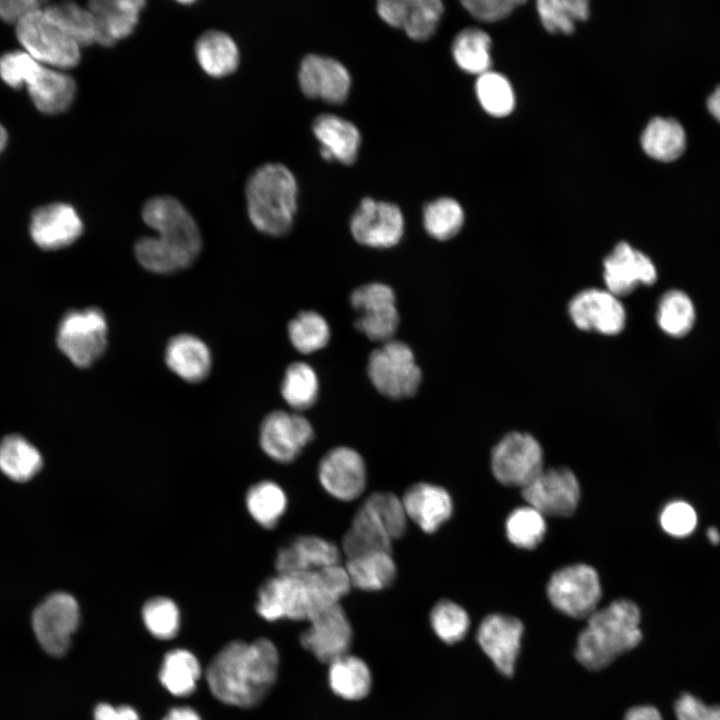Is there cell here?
<instances>
[{
    "label": "cell",
    "instance_id": "1",
    "mask_svg": "<svg viewBox=\"0 0 720 720\" xmlns=\"http://www.w3.org/2000/svg\"><path fill=\"white\" fill-rule=\"evenodd\" d=\"M279 653L268 639L233 641L211 660L206 680L221 702L251 708L263 701L276 682Z\"/></svg>",
    "mask_w": 720,
    "mask_h": 720
},
{
    "label": "cell",
    "instance_id": "2",
    "mask_svg": "<svg viewBox=\"0 0 720 720\" xmlns=\"http://www.w3.org/2000/svg\"><path fill=\"white\" fill-rule=\"evenodd\" d=\"M142 219L156 234L135 243V256L146 270L159 274L190 266L198 257L202 239L197 223L176 198L159 195L148 199Z\"/></svg>",
    "mask_w": 720,
    "mask_h": 720
},
{
    "label": "cell",
    "instance_id": "3",
    "mask_svg": "<svg viewBox=\"0 0 720 720\" xmlns=\"http://www.w3.org/2000/svg\"><path fill=\"white\" fill-rule=\"evenodd\" d=\"M639 607L618 599L596 609L579 633L575 649L578 662L589 670H600L618 656L631 651L643 638Z\"/></svg>",
    "mask_w": 720,
    "mask_h": 720
},
{
    "label": "cell",
    "instance_id": "4",
    "mask_svg": "<svg viewBox=\"0 0 720 720\" xmlns=\"http://www.w3.org/2000/svg\"><path fill=\"white\" fill-rule=\"evenodd\" d=\"M297 182L292 172L280 163H266L248 177L245 196L253 226L271 236L289 232L297 210Z\"/></svg>",
    "mask_w": 720,
    "mask_h": 720
},
{
    "label": "cell",
    "instance_id": "5",
    "mask_svg": "<svg viewBox=\"0 0 720 720\" xmlns=\"http://www.w3.org/2000/svg\"><path fill=\"white\" fill-rule=\"evenodd\" d=\"M309 572L277 574L259 588L256 611L267 621L310 620L324 609Z\"/></svg>",
    "mask_w": 720,
    "mask_h": 720
},
{
    "label": "cell",
    "instance_id": "6",
    "mask_svg": "<svg viewBox=\"0 0 720 720\" xmlns=\"http://www.w3.org/2000/svg\"><path fill=\"white\" fill-rule=\"evenodd\" d=\"M367 370L373 386L390 399L415 395L422 380L413 351L398 340L387 341L373 350Z\"/></svg>",
    "mask_w": 720,
    "mask_h": 720
},
{
    "label": "cell",
    "instance_id": "7",
    "mask_svg": "<svg viewBox=\"0 0 720 720\" xmlns=\"http://www.w3.org/2000/svg\"><path fill=\"white\" fill-rule=\"evenodd\" d=\"M61 352L76 366L86 368L97 361L108 345V324L98 308L72 310L64 315L57 331Z\"/></svg>",
    "mask_w": 720,
    "mask_h": 720
},
{
    "label": "cell",
    "instance_id": "8",
    "mask_svg": "<svg viewBox=\"0 0 720 720\" xmlns=\"http://www.w3.org/2000/svg\"><path fill=\"white\" fill-rule=\"evenodd\" d=\"M16 35L25 51L40 64L69 69L81 58L80 47L44 13L35 11L16 25Z\"/></svg>",
    "mask_w": 720,
    "mask_h": 720
},
{
    "label": "cell",
    "instance_id": "9",
    "mask_svg": "<svg viewBox=\"0 0 720 720\" xmlns=\"http://www.w3.org/2000/svg\"><path fill=\"white\" fill-rule=\"evenodd\" d=\"M601 584L596 570L587 564H573L557 570L547 584L551 604L566 616L588 618L598 606Z\"/></svg>",
    "mask_w": 720,
    "mask_h": 720
},
{
    "label": "cell",
    "instance_id": "10",
    "mask_svg": "<svg viewBox=\"0 0 720 720\" xmlns=\"http://www.w3.org/2000/svg\"><path fill=\"white\" fill-rule=\"evenodd\" d=\"M491 469L501 484L523 488L544 469L542 447L528 433H508L492 450Z\"/></svg>",
    "mask_w": 720,
    "mask_h": 720
},
{
    "label": "cell",
    "instance_id": "11",
    "mask_svg": "<svg viewBox=\"0 0 720 720\" xmlns=\"http://www.w3.org/2000/svg\"><path fill=\"white\" fill-rule=\"evenodd\" d=\"M80 620L76 599L65 592H56L44 599L34 610L32 625L42 648L53 656L66 653Z\"/></svg>",
    "mask_w": 720,
    "mask_h": 720
},
{
    "label": "cell",
    "instance_id": "12",
    "mask_svg": "<svg viewBox=\"0 0 720 720\" xmlns=\"http://www.w3.org/2000/svg\"><path fill=\"white\" fill-rule=\"evenodd\" d=\"M350 302L357 316L355 327L377 342L392 340L399 325L393 289L384 283L362 285L351 293Z\"/></svg>",
    "mask_w": 720,
    "mask_h": 720
},
{
    "label": "cell",
    "instance_id": "13",
    "mask_svg": "<svg viewBox=\"0 0 720 720\" xmlns=\"http://www.w3.org/2000/svg\"><path fill=\"white\" fill-rule=\"evenodd\" d=\"M526 503L544 516L572 515L580 499V485L575 474L566 467L543 469L522 488Z\"/></svg>",
    "mask_w": 720,
    "mask_h": 720
},
{
    "label": "cell",
    "instance_id": "14",
    "mask_svg": "<svg viewBox=\"0 0 720 720\" xmlns=\"http://www.w3.org/2000/svg\"><path fill=\"white\" fill-rule=\"evenodd\" d=\"M350 230L361 245L390 248L403 236V214L394 203L364 198L351 217Z\"/></svg>",
    "mask_w": 720,
    "mask_h": 720
},
{
    "label": "cell",
    "instance_id": "15",
    "mask_svg": "<svg viewBox=\"0 0 720 720\" xmlns=\"http://www.w3.org/2000/svg\"><path fill=\"white\" fill-rule=\"evenodd\" d=\"M568 313L577 328L607 336L619 334L626 323L622 302L607 289L580 291L570 300Z\"/></svg>",
    "mask_w": 720,
    "mask_h": 720
},
{
    "label": "cell",
    "instance_id": "16",
    "mask_svg": "<svg viewBox=\"0 0 720 720\" xmlns=\"http://www.w3.org/2000/svg\"><path fill=\"white\" fill-rule=\"evenodd\" d=\"M311 423L302 415L282 410L270 412L260 427V446L276 462L290 463L312 441Z\"/></svg>",
    "mask_w": 720,
    "mask_h": 720
},
{
    "label": "cell",
    "instance_id": "17",
    "mask_svg": "<svg viewBox=\"0 0 720 720\" xmlns=\"http://www.w3.org/2000/svg\"><path fill=\"white\" fill-rule=\"evenodd\" d=\"M308 621L310 625L301 633L300 643L317 660L330 664L348 654L353 630L340 604L316 614Z\"/></svg>",
    "mask_w": 720,
    "mask_h": 720
},
{
    "label": "cell",
    "instance_id": "18",
    "mask_svg": "<svg viewBox=\"0 0 720 720\" xmlns=\"http://www.w3.org/2000/svg\"><path fill=\"white\" fill-rule=\"evenodd\" d=\"M523 633L524 625L518 618L494 613L481 621L476 639L496 669L505 676H512L520 653Z\"/></svg>",
    "mask_w": 720,
    "mask_h": 720
},
{
    "label": "cell",
    "instance_id": "19",
    "mask_svg": "<svg viewBox=\"0 0 720 720\" xmlns=\"http://www.w3.org/2000/svg\"><path fill=\"white\" fill-rule=\"evenodd\" d=\"M606 289L617 297L627 296L639 285L657 280L653 261L627 242H619L603 261Z\"/></svg>",
    "mask_w": 720,
    "mask_h": 720
},
{
    "label": "cell",
    "instance_id": "20",
    "mask_svg": "<svg viewBox=\"0 0 720 720\" xmlns=\"http://www.w3.org/2000/svg\"><path fill=\"white\" fill-rule=\"evenodd\" d=\"M298 81L305 96L329 104L343 103L351 87L350 74L342 63L316 54L306 55L302 59Z\"/></svg>",
    "mask_w": 720,
    "mask_h": 720
},
{
    "label": "cell",
    "instance_id": "21",
    "mask_svg": "<svg viewBox=\"0 0 720 720\" xmlns=\"http://www.w3.org/2000/svg\"><path fill=\"white\" fill-rule=\"evenodd\" d=\"M318 477L322 487L341 501L359 497L366 486V467L362 456L352 448L336 447L321 459Z\"/></svg>",
    "mask_w": 720,
    "mask_h": 720
},
{
    "label": "cell",
    "instance_id": "22",
    "mask_svg": "<svg viewBox=\"0 0 720 720\" xmlns=\"http://www.w3.org/2000/svg\"><path fill=\"white\" fill-rule=\"evenodd\" d=\"M444 11L439 0H381L377 12L392 27L402 29L415 41L428 40L436 31Z\"/></svg>",
    "mask_w": 720,
    "mask_h": 720
},
{
    "label": "cell",
    "instance_id": "23",
    "mask_svg": "<svg viewBox=\"0 0 720 720\" xmlns=\"http://www.w3.org/2000/svg\"><path fill=\"white\" fill-rule=\"evenodd\" d=\"M83 231L82 220L73 206L52 203L36 209L31 217L30 233L34 242L46 250L69 246Z\"/></svg>",
    "mask_w": 720,
    "mask_h": 720
},
{
    "label": "cell",
    "instance_id": "24",
    "mask_svg": "<svg viewBox=\"0 0 720 720\" xmlns=\"http://www.w3.org/2000/svg\"><path fill=\"white\" fill-rule=\"evenodd\" d=\"M87 7L94 18L96 43L111 47L135 31L145 8V1L93 0Z\"/></svg>",
    "mask_w": 720,
    "mask_h": 720
},
{
    "label": "cell",
    "instance_id": "25",
    "mask_svg": "<svg viewBox=\"0 0 720 720\" xmlns=\"http://www.w3.org/2000/svg\"><path fill=\"white\" fill-rule=\"evenodd\" d=\"M340 564L337 546L318 536H300L277 553L278 574H301Z\"/></svg>",
    "mask_w": 720,
    "mask_h": 720
},
{
    "label": "cell",
    "instance_id": "26",
    "mask_svg": "<svg viewBox=\"0 0 720 720\" xmlns=\"http://www.w3.org/2000/svg\"><path fill=\"white\" fill-rule=\"evenodd\" d=\"M401 500L407 517L426 533L435 532L453 510L451 497L444 488L424 482L410 486Z\"/></svg>",
    "mask_w": 720,
    "mask_h": 720
},
{
    "label": "cell",
    "instance_id": "27",
    "mask_svg": "<svg viewBox=\"0 0 720 720\" xmlns=\"http://www.w3.org/2000/svg\"><path fill=\"white\" fill-rule=\"evenodd\" d=\"M312 131L321 144L320 154L327 161L336 160L345 165L355 162L361 144V135L350 121L332 114L316 117Z\"/></svg>",
    "mask_w": 720,
    "mask_h": 720
},
{
    "label": "cell",
    "instance_id": "28",
    "mask_svg": "<svg viewBox=\"0 0 720 720\" xmlns=\"http://www.w3.org/2000/svg\"><path fill=\"white\" fill-rule=\"evenodd\" d=\"M165 362L181 379L197 383L209 375L212 358L209 348L201 339L191 334H180L168 342Z\"/></svg>",
    "mask_w": 720,
    "mask_h": 720
},
{
    "label": "cell",
    "instance_id": "29",
    "mask_svg": "<svg viewBox=\"0 0 720 720\" xmlns=\"http://www.w3.org/2000/svg\"><path fill=\"white\" fill-rule=\"evenodd\" d=\"M196 60L210 77L221 79L234 73L240 64V52L234 39L224 31L207 30L196 40Z\"/></svg>",
    "mask_w": 720,
    "mask_h": 720
},
{
    "label": "cell",
    "instance_id": "30",
    "mask_svg": "<svg viewBox=\"0 0 720 720\" xmlns=\"http://www.w3.org/2000/svg\"><path fill=\"white\" fill-rule=\"evenodd\" d=\"M36 108L45 114H59L69 109L76 96L74 79L55 68L42 66L27 87Z\"/></svg>",
    "mask_w": 720,
    "mask_h": 720
},
{
    "label": "cell",
    "instance_id": "31",
    "mask_svg": "<svg viewBox=\"0 0 720 720\" xmlns=\"http://www.w3.org/2000/svg\"><path fill=\"white\" fill-rule=\"evenodd\" d=\"M392 541L380 520L362 504L343 537L342 548L347 558H351L371 552H391Z\"/></svg>",
    "mask_w": 720,
    "mask_h": 720
},
{
    "label": "cell",
    "instance_id": "32",
    "mask_svg": "<svg viewBox=\"0 0 720 720\" xmlns=\"http://www.w3.org/2000/svg\"><path fill=\"white\" fill-rule=\"evenodd\" d=\"M345 569L351 585L364 591H379L389 587L396 577V565L391 552L378 551L347 559Z\"/></svg>",
    "mask_w": 720,
    "mask_h": 720
},
{
    "label": "cell",
    "instance_id": "33",
    "mask_svg": "<svg viewBox=\"0 0 720 720\" xmlns=\"http://www.w3.org/2000/svg\"><path fill=\"white\" fill-rule=\"evenodd\" d=\"M641 146L651 158L670 162L679 158L686 147L682 125L673 118H652L641 135Z\"/></svg>",
    "mask_w": 720,
    "mask_h": 720
},
{
    "label": "cell",
    "instance_id": "34",
    "mask_svg": "<svg viewBox=\"0 0 720 720\" xmlns=\"http://www.w3.org/2000/svg\"><path fill=\"white\" fill-rule=\"evenodd\" d=\"M328 682L335 695L356 701L369 694L372 675L361 658L348 653L329 664Z\"/></svg>",
    "mask_w": 720,
    "mask_h": 720
},
{
    "label": "cell",
    "instance_id": "35",
    "mask_svg": "<svg viewBox=\"0 0 720 720\" xmlns=\"http://www.w3.org/2000/svg\"><path fill=\"white\" fill-rule=\"evenodd\" d=\"M200 675L197 658L188 650L174 649L165 655L159 679L172 695L186 697L195 690Z\"/></svg>",
    "mask_w": 720,
    "mask_h": 720
},
{
    "label": "cell",
    "instance_id": "36",
    "mask_svg": "<svg viewBox=\"0 0 720 720\" xmlns=\"http://www.w3.org/2000/svg\"><path fill=\"white\" fill-rule=\"evenodd\" d=\"M41 466L40 452L25 438L12 434L0 442V470L12 480L27 481Z\"/></svg>",
    "mask_w": 720,
    "mask_h": 720
},
{
    "label": "cell",
    "instance_id": "37",
    "mask_svg": "<svg viewBox=\"0 0 720 720\" xmlns=\"http://www.w3.org/2000/svg\"><path fill=\"white\" fill-rule=\"evenodd\" d=\"M43 11L80 48L96 43L95 22L88 7L74 2H60L43 8Z\"/></svg>",
    "mask_w": 720,
    "mask_h": 720
},
{
    "label": "cell",
    "instance_id": "38",
    "mask_svg": "<svg viewBox=\"0 0 720 720\" xmlns=\"http://www.w3.org/2000/svg\"><path fill=\"white\" fill-rule=\"evenodd\" d=\"M491 39L479 28L460 31L452 44V56L463 71L478 76L489 71L491 66Z\"/></svg>",
    "mask_w": 720,
    "mask_h": 720
},
{
    "label": "cell",
    "instance_id": "39",
    "mask_svg": "<svg viewBox=\"0 0 720 720\" xmlns=\"http://www.w3.org/2000/svg\"><path fill=\"white\" fill-rule=\"evenodd\" d=\"M695 317L694 304L685 292L671 289L661 296L656 319L661 330L667 335L685 336L692 329Z\"/></svg>",
    "mask_w": 720,
    "mask_h": 720
},
{
    "label": "cell",
    "instance_id": "40",
    "mask_svg": "<svg viewBox=\"0 0 720 720\" xmlns=\"http://www.w3.org/2000/svg\"><path fill=\"white\" fill-rule=\"evenodd\" d=\"M246 506L252 518L262 527L276 526L287 507L282 488L272 481H260L251 486L246 495Z\"/></svg>",
    "mask_w": 720,
    "mask_h": 720
},
{
    "label": "cell",
    "instance_id": "41",
    "mask_svg": "<svg viewBox=\"0 0 720 720\" xmlns=\"http://www.w3.org/2000/svg\"><path fill=\"white\" fill-rule=\"evenodd\" d=\"M318 391V378L310 365L294 362L286 368L281 394L290 407L296 410L310 408L317 400Z\"/></svg>",
    "mask_w": 720,
    "mask_h": 720
},
{
    "label": "cell",
    "instance_id": "42",
    "mask_svg": "<svg viewBox=\"0 0 720 720\" xmlns=\"http://www.w3.org/2000/svg\"><path fill=\"white\" fill-rule=\"evenodd\" d=\"M465 215L457 200L441 197L429 202L423 210L427 233L439 241L455 237L464 225Z\"/></svg>",
    "mask_w": 720,
    "mask_h": 720
},
{
    "label": "cell",
    "instance_id": "43",
    "mask_svg": "<svg viewBox=\"0 0 720 720\" xmlns=\"http://www.w3.org/2000/svg\"><path fill=\"white\" fill-rule=\"evenodd\" d=\"M537 12L543 27L550 33L570 34L578 21L589 16L587 0H539Z\"/></svg>",
    "mask_w": 720,
    "mask_h": 720
},
{
    "label": "cell",
    "instance_id": "44",
    "mask_svg": "<svg viewBox=\"0 0 720 720\" xmlns=\"http://www.w3.org/2000/svg\"><path fill=\"white\" fill-rule=\"evenodd\" d=\"M475 91L482 108L494 117H505L515 107V94L512 85L500 73L489 70L479 75Z\"/></svg>",
    "mask_w": 720,
    "mask_h": 720
},
{
    "label": "cell",
    "instance_id": "45",
    "mask_svg": "<svg viewBox=\"0 0 720 720\" xmlns=\"http://www.w3.org/2000/svg\"><path fill=\"white\" fill-rule=\"evenodd\" d=\"M288 335L297 351L309 354L328 344L330 328L325 318L319 313L302 311L289 322Z\"/></svg>",
    "mask_w": 720,
    "mask_h": 720
},
{
    "label": "cell",
    "instance_id": "46",
    "mask_svg": "<svg viewBox=\"0 0 720 720\" xmlns=\"http://www.w3.org/2000/svg\"><path fill=\"white\" fill-rule=\"evenodd\" d=\"M506 535L515 546L533 549L541 543L546 533L544 515L530 505L514 509L507 517Z\"/></svg>",
    "mask_w": 720,
    "mask_h": 720
},
{
    "label": "cell",
    "instance_id": "47",
    "mask_svg": "<svg viewBox=\"0 0 720 720\" xmlns=\"http://www.w3.org/2000/svg\"><path fill=\"white\" fill-rule=\"evenodd\" d=\"M430 624L440 640L446 644H454L466 636L470 618L459 604L451 600H441L430 612Z\"/></svg>",
    "mask_w": 720,
    "mask_h": 720
},
{
    "label": "cell",
    "instance_id": "48",
    "mask_svg": "<svg viewBox=\"0 0 720 720\" xmlns=\"http://www.w3.org/2000/svg\"><path fill=\"white\" fill-rule=\"evenodd\" d=\"M147 630L157 639L174 638L180 626V613L175 602L167 597L149 599L142 608Z\"/></svg>",
    "mask_w": 720,
    "mask_h": 720
},
{
    "label": "cell",
    "instance_id": "49",
    "mask_svg": "<svg viewBox=\"0 0 720 720\" xmlns=\"http://www.w3.org/2000/svg\"><path fill=\"white\" fill-rule=\"evenodd\" d=\"M383 524L392 540L402 537L408 517L402 500L390 492H375L363 503Z\"/></svg>",
    "mask_w": 720,
    "mask_h": 720
},
{
    "label": "cell",
    "instance_id": "50",
    "mask_svg": "<svg viewBox=\"0 0 720 720\" xmlns=\"http://www.w3.org/2000/svg\"><path fill=\"white\" fill-rule=\"evenodd\" d=\"M42 66L26 51L8 52L0 57V77L12 88L28 87Z\"/></svg>",
    "mask_w": 720,
    "mask_h": 720
},
{
    "label": "cell",
    "instance_id": "51",
    "mask_svg": "<svg viewBox=\"0 0 720 720\" xmlns=\"http://www.w3.org/2000/svg\"><path fill=\"white\" fill-rule=\"evenodd\" d=\"M660 523L665 532L672 536L689 535L697 524V515L691 505L683 501H674L665 506L660 515Z\"/></svg>",
    "mask_w": 720,
    "mask_h": 720
},
{
    "label": "cell",
    "instance_id": "52",
    "mask_svg": "<svg viewBox=\"0 0 720 720\" xmlns=\"http://www.w3.org/2000/svg\"><path fill=\"white\" fill-rule=\"evenodd\" d=\"M676 720H720V704L707 703L691 692H682L673 703Z\"/></svg>",
    "mask_w": 720,
    "mask_h": 720
},
{
    "label": "cell",
    "instance_id": "53",
    "mask_svg": "<svg viewBox=\"0 0 720 720\" xmlns=\"http://www.w3.org/2000/svg\"><path fill=\"white\" fill-rule=\"evenodd\" d=\"M461 4L475 19L495 22L508 17L524 0H465Z\"/></svg>",
    "mask_w": 720,
    "mask_h": 720
},
{
    "label": "cell",
    "instance_id": "54",
    "mask_svg": "<svg viewBox=\"0 0 720 720\" xmlns=\"http://www.w3.org/2000/svg\"><path fill=\"white\" fill-rule=\"evenodd\" d=\"M43 9L36 0H0V19L6 23L18 24L31 13Z\"/></svg>",
    "mask_w": 720,
    "mask_h": 720
},
{
    "label": "cell",
    "instance_id": "55",
    "mask_svg": "<svg viewBox=\"0 0 720 720\" xmlns=\"http://www.w3.org/2000/svg\"><path fill=\"white\" fill-rule=\"evenodd\" d=\"M94 720H140V718L137 711L130 706L114 707L101 703L94 710Z\"/></svg>",
    "mask_w": 720,
    "mask_h": 720
},
{
    "label": "cell",
    "instance_id": "56",
    "mask_svg": "<svg viewBox=\"0 0 720 720\" xmlns=\"http://www.w3.org/2000/svg\"><path fill=\"white\" fill-rule=\"evenodd\" d=\"M623 720H664V718L657 707L643 704L629 708Z\"/></svg>",
    "mask_w": 720,
    "mask_h": 720
},
{
    "label": "cell",
    "instance_id": "57",
    "mask_svg": "<svg viewBox=\"0 0 720 720\" xmlns=\"http://www.w3.org/2000/svg\"><path fill=\"white\" fill-rule=\"evenodd\" d=\"M163 720H202L199 714L190 707H175L171 709Z\"/></svg>",
    "mask_w": 720,
    "mask_h": 720
},
{
    "label": "cell",
    "instance_id": "58",
    "mask_svg": "<svg viewBox=\"0 0 720 720\" xmlns=\"http://www.w3.org/2000/svg\"><path fill=\"white\" fill-rule=\"evenodd\" d=\"M707 108L710 114L720 122V85L708 97Z\"/></svg>",
    "mask_w": 720,
    "mask_h": 720
},
{
    "label": "cell",
    "instance_id": "59",
    "mask_svg": "<svg viewBox=\"0 0 720 720\" xmlns=\"http://www.w3.org/2000/svg\"><path fill=\"white\" fill-rule=\"evenodd\" d=\"M707 537L712 544L720 542V532L715 527H710L707 530Z\"/></svg>",
    "mask_w": 720,
    "mask_h": 720
},
{
    "label": "cell",
    "instance_id": "60",
    "mask_svg": "<svg viewBox=\"0 0 720 720\" xmlns=\"http://www.w3.org/2000/svg\"><path fill=\"white\" fill-rule=\"evenodd\" d=\"M7 144V132L5 128L0 124V153L4 150Z\"/></svg>",
    "mask_w": 720,
    "mask_h": 720
}]
</instances>
